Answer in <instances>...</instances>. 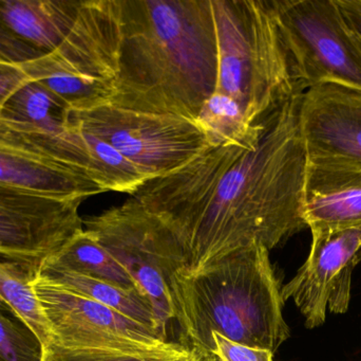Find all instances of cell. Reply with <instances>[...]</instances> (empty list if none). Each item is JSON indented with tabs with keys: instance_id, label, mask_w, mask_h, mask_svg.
I'll return each instance as SVG.
<instances>
[{
	"instance_id": "cell-1",
	"label": "cell",
	"mask_w": 361,
	"mask_h": 361,
	"mask_svg": "<svg viewBox=\"0 0 361 361\" xmlns=\"http://www.w3.org/2000/svg\"><path fill=\"white\" fill-rule=\"evenodd\" d=\"M297 91L265 119L254 150L240 148L205 203L173 235L193 273L244 249L269 251L307 228L303 215L307 156Z\"/></svg>"
},
{
	"instance_id": "cell-2",
	"label": "cell",
	"mask_w": 361,
	"mask_h": 361,
	"mask_svg": "<svg viewBox=\"0 0 361 361\" xmlns=\"http://www.w3.org/2000/svg\"><path fill=\"white\" fill-rule=\"evenodd\" d=\"M120 71L111 104L197 120L218 80L212 0H121Z\"/></svg>"
},
{
	"instance_id": "cell-3",
	"label": "cell",
	"mask_w": 361,
	"mask_h": 361,
	"mask_svg": "<svg viewBox=\"0 0 361 361\" xmlns=\"http://www.w3.org/2000/svg\"><path fill=\"white\" fill-rule=\"evenodd\" d=\"M281 286L262 246L244 248L193 273L171 281L182 345L212 354V333L274 354L290 337L283 317Z\"/></svg>"
},
{
	"instance_id": "cell-4",
	"label": "cell",
	"mask_w": 361,
	"mask_h": 361,
	"mask_svg": "<svg viewBox=\"0 0 361 361\" xmlns=\"http://www.w3.org/2000/svg\"><path fill=\"white\" fill-rule=\"evenodd\" d=\"M218 45L216 93L228 95L254 124L297 91L271 0H212Z\"/></svg>"
},
{
	"instance_id": "cell-5",
	"label": "cell",
	"mask_w": 361,
	"mask_h": 361,
	"mask_svg": "<svg viewBox=\"0 0 361 361\" xmlns=\"http://www.w3.org/2000/svg\"><path fill=\"white\" fill-rule=\"evenodd\" d=\"M121 0H85L59 48L20 66L50 89L72 112L111 103L120 71Z\"/></svg>"
},
{
	"instance_id": "cell-6",
	"label": "cell",
	"mask_w": 361,
	"mask_h": 361,
	"mask_svg": "<svg viewBox=\"0 0 361 361\" xmlns=\"http://www.w3.org/2000/svg\"><path fill=\"white\" fill-rule=\"evenodd\" d=\"M84 225L124 267L140 294L149 301L160 336L167 341V328L175 320L171 281L176 273L186 268L177 237L135 197L85 220Z\"/></svg>"
},
{
	"instance_id": "cell-7",
	"label": "cell",
	"mask_w": 361,
	"mask_h": 361,
	"mask_svg": "<svg viewBox=\"0 0 361 361\" xmlns=\"http://www.w3.org/2000/svg\"><path fill=\"white\" fill-rule=\"evenodd\" d=\"M0 188L63 201L104 193L78 127L53 136L1 119Z\"/></svg>"
},
{
	"instance_id": "cell-8",
	"label": "cell",
	"mask_w": 361,
	"mask_h": 361,
	"mask_svg": "<svg viewBox=\"0 0 361 361\" xmlns=\"http://www.w3.org/2000/svg\"><path fill=\"white\" fill-rule=\"evenodd\" d=\"M293 76L307 89L333 83L361 90V46L337 0H271Z\"/></svg>"
},
{
	"instance_id": "cell-9",
	"label": "cell",
	"mask_w": 361,
	"mask_h": 361,
	"mask_svg": "<svg viewBox=\"0 0 361 361\" xmlns=\"http://www.w3.org/2000/svg\"><path fill=\"white\" fill-rule=\"evenodd\" d=\"M80 131L108 142L148 180L177 171L212 148L197 120L105 104L72 112Z\"/></svg>"
},
{
	"instance_id": "cell-10",
	"label": "cell",
	"mask_w": 361,
	"mask_h": 361,
	"mask_svg": "<svg viewBox=\"0 0 361 361\" xmlns=\"http://www.w3.org/2000/svg\"><path fill=\"white\" fill-rule=\"evenodd\" d=\"M34 290L51 343L67 349L145 353L169 347L152 329L97 301L37 277Z\"/></svg>"
},
{
	"instance_id": "cell-11",
	"label": "cell",
	"mask_w": 361,
	"mask_h": 361,
	"mask_svg": "<svg viewBox=\"0 0 361 361\" xmlns=\"http://www.w3.org/2000/svg\"><path fill=\"white\" fill-rule=\"evenodd\" d=\"M82 201L0 188V263L39 273L49 258L84 230L78 212Z\"/></svg>"
},
{
	"instance_id": "cell-12",
	"label": "cell",
	"mask_w": 361,
	"mask_h": 361,
	"mask_svg": "<svg viewBox=\"0 0 361 361\" xmlns=\"http://www.w3.org/2000/svg\"><path fill=\"white\" fill-rule=\"evenodd\" d=\"M361 261V226L312 230L305 264L281 288L284 302L292 299L310 330L324 326L326 309L345 314L351 301L352 273Z\"/></svg>"
},
{
	"instance_id": "cell-13",
	"label": "cell",
	"mask_w": 361,
	"mask_h": 361,
	"mask_svg": "<svg viewBox=\"0 0 361 361\" xmlns=\"http://www.w3.org/2000/svg\"><path fill=\"white\" fill-rule=\"evenodd\" d=\"M300 127L309 162L361 167V90L320 84L305 90Z\"/></svg>"
},
{
	"instance_id": "cell-14",
	"label": "cell",
	"mask_w": 361,
	"mask_h": 361,
	"mask_svg": "<svg viewBox=\"0 0 361 361\" xmlns=\"http://www.w3.org/2000/svg\"><path fill=\"white\" fill-rule=\"evenodd\" d=\"M82 0H0V61L23 66L59 48Z\"/></svg>"
},
{
	"instance_id": "cell-15",
	"label": "cell",
	"mask_w": 361,
	"mask_h": 361,
	"mask_svg": "<svg viewBox=\"0 0 361 361\" xmlns=\"http://www.w3.org/2000/svg\"><path fill=\"white\" fill-rule=\"evenodd\" d=\"M303 215L311 231L361 226V167L307 161Z\"/></svg>"
},
{
	"instance_id": "cell-16",
	"label": "cell",
	"mask_w": 361,
	"mask_h": 361,
	"mask_svg": "<svg viewBox=\"0 0 361 361\" xmlns=\"http://www.w3.org/2000/svg\"><path fill=\"white\" fill-rule=\"evenodd\" d=\"M72 110L50 89L30 78L4 104L0 119L53 136H70L76 127Z\"/></svg>"
},
{
	"instance_id": "cell-17",
	"label": "cell",
	"mask_w": 361,
	"mask_h": 361,
	"mask_svg": "<svg viewBox=\"0 0 361 361\" xmlns=\"http://www.w3.org/2000/svg\"><path fill=\"white\" fill-rule=\"evenodd\" d=\"M38 277L110 307L152 329L160 336L154 309L139 290H127L103 280L53 266L48 263H44ZM160 338L162 339V337L160 336Z\"/></svg>"
},
{
	"instance_id": "cell-18",
	"label": "cell",
	"mask_w": 361,
	"mask_h": 361,
	"mask_svg": "<svg viewBox=\"0 0 361 361\" xmlns=\"http://www.w3.org/2000/svg\"><path fill=\"white\" fill-rule=\"evenodd\" d=\"M265 119L254 124L235 100L214 91L204 103L197 121L212 146L233 144L244 150H254L264 133Z\"/></svg>"
},
{
	"instance_id": "cell-19",
	"label": "cell",
	"mask_w": 361,
	"mask_h": 361,
	"mask_svg": "<svg viewBox=\"0 0 361 361\" xmlns=\"http://www.w3.org/2000/svg\"><path fill=\"white\" fill-rule=\"evenodd\" d=\"M44 263L103 280L127 290H137L124 267L101 245L92 233L84 229Z\"/></svg>"
},
{
	"instance_id": "cell-20",
	"label": "cell",
	"mask_w": 361,
	"mask_h": 361,
	"mask_svg": "<svg viewBox=\"0 0 361 361\" xmlns=\"http://www.w3.org/2000/svg\"><path fill=\"white\" fill-rule=\"evenodd\" d=\"M39 273L0 263V299L31 329L42 347L50 345L51 335L34 282Z\"/></svg>"
},
{
	"instance_id": "cell-21",
	"label": "cell",
	"mask_w": 361,
	"mask_h": 361,
	"mask_svg": "<svg viewBox=\"0 0 361 361\" xmlns=\"http://www.w3.org/2000/svg\"><path fill=\"white\" fill-rule=\"evenodd\" d=\"M80 131L90 154L97 184L104 192L114 191L133 195L147 182V177L111 144Z\"/></svg>"
},
{
	"instance_id": "cell-22",
	"label": "cell",
	"mask_w": 361,
	"mask_h": 361,
	"mask_svg": "<svg viewBox=\"0 0 361 361\" xmlns=\"http://www.w3.org/2000/svg\"><path fill=\"white\" fill-rule=\"evenodd\" d=\"M42 354L39 339L0 299V361H42Z\"/></svg>"
},
{
	"instance_id": "cell-23",
	"label": "cell",
	"mask_w": 361,
	"mask_h": 361,
	"mask_svg": "<svg viewBox=\"0 0 361 361\" xmlns=\"http://www.w3.org/2000/svg\"><path fill=\"white\" fill-rule=\"evenodd\" d=\"M191 355V350L180 343L145 353L67 349L50 343L44 348L42 361H179Z\"/></svg>"
},
{
	"instance_id": "cell-24",
	"label": "cell",
	"mask_w": 361,
	"mask_h": 361,
	"mask_svg": "<svg viewBox=\"0 0 361 361\" xmlns=\"http://www.w3.org/2000/svg\"><path fill=\"white\" fill-rule=\"evenodd\" d=\"M212 354L220 361H276L269 350L240 345L218 333H212Z\"/></svg>"
},
{
	"instance_id": "cell-25",
	"label": "cell",
	"mask_w": 361,
	"mask_h": 361,
	"mask_svg": "<svg viewBox=\"0 0 361 361\" xmlns=\"http://www.w3.org/2000/svg\"><path fill=\"white\" fill-rule=\"evenodd\" d=\"M29 80L20 66L0 61V112L8 97Z\"/></svg>"
},
{
	"instance_id": "cell-26",
	"label": "cell",
	"mask_w": 361,
	"mask_h": 361,
	"mask_svg": "<svg viewBox=\"0 0 361 361\" xmlns=\"http://www.w3.org/2000/svg\"><path fill=\"white\" fill-rule=\"evenodd\" d=\"M345 23L361 46V0H337Z\"/></svg>"
},
{
	"instance_id": "cell-27",
	"label": "cell",
	"mask_w": 361,
	"mask_h": 361,
	"mask_svg": "<svg viewBox=\"0 0 361 361\" xmlns=\"http://www.w3.org/2000/svg\"><path fill=\"white\" fill-rule=\"evenodd\" d=\"M200 360L201 361H220L214 354H200Z\"/></svg>"
},
{
	"instance_id": "cell-28",
	"label": "cell",
	"mask_w": 361,
	"mask_h": 361,
	"mask_svg": "<svg viewBox=\"0 0 361 361\" xmlns=\"http://www.w3.org/2000/svg\"><path fill=\"white\" fill-rule=\"evenodd\" d=\"M179 361H201V360H200V354L197 353V352L191 350V355L189 356V357L184 358V360H180Z\"/></svg>"
}]
</instances>
